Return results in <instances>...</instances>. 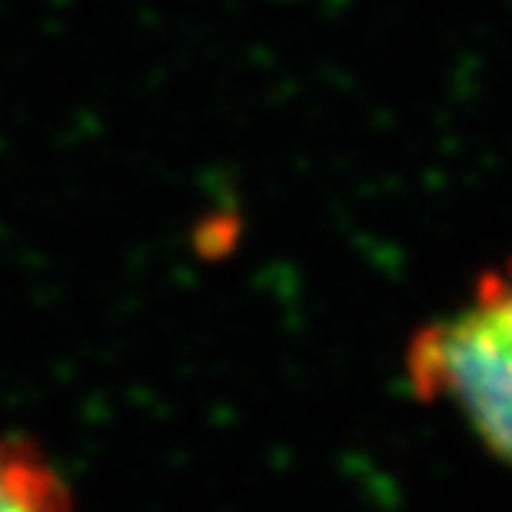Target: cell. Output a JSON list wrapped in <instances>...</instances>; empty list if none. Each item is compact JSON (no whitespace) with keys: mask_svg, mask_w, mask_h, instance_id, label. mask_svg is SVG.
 <instances>
[{"mask_svg":"<svg viewBox=\"0 0 512 512\" xmlns=\"http://www.w3.org/2000/svg\"><path fill=\"white\" fill-rule=\"evenodd\" d=\"M0 512H70L64 476L24 439H0Z\"/></svg>","mask_w":512,"mask_h":512,"instance_id":"obj_2","label":"cell"},{"mask_svg":"<svg viewBox=\"0 0 512 512\" xmlns=\"http://www.w3.org/2000/svg\"><path fill=\"white\" fill-rule=\"evenodd\" d=\"M403 366L423 403L449 409L512 466V266L479 273L453 310L409 340Z\"/></svg>","mask_w":512,"mask_h":512,"instance_id":"obj_1","label":"cell"}]
</instances>
